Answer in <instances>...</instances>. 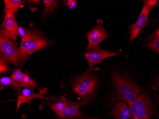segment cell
I'll return each mask as SVG.
<instances>
[{
	"label": "cell",
	"instance_id": "cell-11",
	"mask_svg": "<svg viewBox=\"0 0 159 119\" xmlns=\"http://www.w3.org/2000/svg\"><path fill=\"white\" fill-rule=\"evenodd\" d=\"M109 114L115 119H131L132 116L131 108L123 102H118Z\"/></svg>",
	"mask_w": 159,
	"mask_h": 119
},
{
	"label": "cell",
	"instance_id": "cell-7",
	"mask_svg": "<svg viewBox=\"0 0 159 119\" xmlns=\"http://www.w3.org/2000/svg\"><path fill=\"white\" fill-rule=\"evenodd\" d=\"M18 28L14 12L11 10L5 8V15L1 32L8 38L15 41L18 34Z\"/></svg>",
	"mask_w": 159,
	"mask_h": 119
},
{
	"label": "cell",
	"instance_id": "cell-26",
	"mask_svg": "<svg viewBox=\"0 0 159 119\" xmlns=\"http://www.w3.org/2000/svg\"><path fill=\"white\" fill-rule=\"evenodd\" d=\"M154 36L156 37H157V38H159V29L157 31H156Z\"/></svg>",
	"mask_w": 159,
	"mask_h": 119
},
{
	"label": "cell",
	"instance_id": "cell-19",
	"mask_svg": "<svg viewBox=\"0 0 159 119\" xmlns=\"http://www.w3.org/2000/svg\"><path fill=\"white\" fill-rule=\"evenodd\" d=\"M155 37V36H154ZM148 48L159 54V39L155 37L152 40L149 41L147 44Z\"/></svg>",
	"mask_w": 159,
	"mask_h": 119
},
{
	"label": "cell",
	"instance_id": "cell-25",
	"mask_svg": "<svg viewBox=\"0 0 159 119\" xmlns=\"http://www.w3.org/2000/svg\"><path fill=\"white\" fill-rule=\"evenodd\" d=\"M80 119H99V117H91V118H84V117H83V118H81Z\"/></svg>",
	"mask_w": 159,
	"mask_h": 119
},
{
	"label": "cell",
	"instance_id": "cell-9",
	"mask_svg": "<svg viewBox=\"0 0 159 119\" xmlns=\"http://www.w3.org/2000/svg\"><path fill=\"white\" fill-rule=\"evenodd\" d=\"M85 52L84 56L89 63V68L91 71L93 69L94 65L102 63L104 59L120 55L119 53L106 51L101 48Z\"/></svg>",
	"mask_w": 159,
	"mask_h": 119
},
{
	"label": "cell",
	"instance_id": "cell-15",
	"mask_svg": "<svg viewBox=\"0 0 159 119\" xmlns=\"http://www.w3.org/2000/svg\"><path fill=\"white\" fill-rule=\"evenodd\" d=\"M5 8L11 10L14 13H17L19 9L22 7L24 2L21 0H5Z\"/></svg>",
	"mask_w": 159,
	"mask_h": 119
},
{
	"label": "cell",
	"instance_id": "cell-17",
	"mask_svg": "<svg viewBox=\"0 0 159 119\" xmlns=\"http://www.w3.org/2000/svg\"><path fill=\"white\" fill-rule=\"evenodd\" d=\"M37 81L31 77L28 71H26L24 79V87L28 88L34 91L36 88L37 87Z\"/></svg>",
	"mask_w": 159,
	"mask_h": 119
},
{
	"label": "cell",
	"instance_id": "cell-2",
	"mask_svg": "<svg viewBox=\"0 0 159 119\" xmlns=\"http://www.w3.org/2000/svg\"><path fill=\"white\" fill-rule=\"evenodd\" d=\"M112 80L116 92L111 99L110 104L111 106L117 102H123L127 103L134 102L143 92L133 81L122 77L117 72L112 74Z\"/></svg>",
	"mask_w": 159,
	"mask_h": 119
},
{
	"label": "cell",
	"instance_id": "cell-12",
	"mask_svg": "<svg viewBox=\"0 0 159 119\" xmlns=\"http://www.w3.org/2000/svg\"><path fill=\"white\" fill-rule=\"evenodd\" d=\"M44 93V91L43 92V90H42L39 94H35L34 93V91H32L31 89L25 88L20 91L18 97L17 111L23 103H27L29 105H30L32 103V100L34 98H43L42 93Z\"/></svg>",
	"mask_w": 159,
	"mask_h": 119
},
{
	"label": "cell",
	"instance_id": "cell-28",
	"mask_svg": "<svg viewBox=\"0 0 159 119\" xmlns=\"http://www.w3.org/2000/svg\"></svg>",
	"mask_w": 159,
	"mask_h": 119
},
{
	"label": "cell",
	"instance_id": "cell-16",
	"mask_svg": "<svg viewBox=\"0 0 159 119\" xmlns=\"http://www.w3.org/2000/svg\"><path fill=\"white\" fill-rule=\"evenodd\" d=\"M43 3L45 6L43 12V17H45L50 13H52L53 11L56 8L58 1L55 0H43Z\"/></svg>",
	"mask_w": 159,
	"mask_h": 119
},
{
	"label": "cell",
	"instance_id": "cell-3",
	"mask_svg": "<svg viewBox=\"0 0 159 119\" xmlns=\"http://www.w3.org/2000/svg\"><path fill=\"white\" fill-rule=\"evenodd\" d=\"M50 40L46 38L42 32L35 30H29L27 37L21 39L20 49L23 53L25 63L28 57L36 51L50 45Z\"/></svg>",
	"mask_w": 159,
	"mask_h": 119
},
{
	"label": "cell",
	"instance_id": "cell-1",
	"mask_svg": "<svg viewBox=\"0 0 159 119\" xmlns=\"http://www.w3.org/2000/svg\"><path fill=\"white\" fill-rule=\"evenodd\" d=\"M98 85V78L91 70L77 76L71 81L73 92L79 96L84 106L88 105L94 98Z\"/></svg>",
	"mask_w": 159,
	"mask_h": 119
},
{
	"label": "cell",
	"instance_id": "cell-22",
	"mask_svg": "<svg viewBox=\"0 0 159 119\" xmlns=\"http://www.w3.org/2000/svg\"><path fill=\"white\" fill-rule=\"evenodd\" d=\"M29 34V30H27L24 27L19 26L18 28V34L20 36L21 39H25L27 37Z\"/></svg>",
	"mask_w": 159,
	"mask_h": 119
},
{
	"label": "cell",
	"instance_id": "cell-14",
	"mask_svg": "<svg viewBox=\"0 0 159 119\" xmlns=\"http://www.w3.org/2000/svg\"><path fill=\"white\" fill-rule=\"evenodd\" d=\"M11 77L17 89L20 87H24L25 73L22 72L20 68L12 71Z\"/></svg>",
	"mask_w": 159,
	"mask_h": 119
},
{
	"label": "cell",
	"instance_id": "cell-18",
	"mask_svg": "<svg viewBox=\"0 0 159 119\" xmlns=\"http://www.w3.org/2000/svg\"><path fill=\"white\" fill-rule=\"evenodd\" d=\"M5 86L11 87L13 89H17L11 76L3 77L1 78V90Z\"/></svg>",
	"mask_w": 159,
	"mask_h": 119
},
{
	"label": "cell",
	"instance_id": "cell-27",
	"mask_svg": "<svg viewBox=\"0 0 159 119\" xmlns=\"http://www.w3.org/2000/svg\"><path fill=\"white\" fill-rule=\"evenodd\" d=\"M157 84H158V86L159 87V78L157 79Z\"/></svg>",
	"mask_w": 159,
	"mask_h": 119
},
{
	"label": "cell",
	"instance_id": "cell-13",
	"mask_svg": "<svg viewBox=\"0 0 159 119\" xmlns=\"http://www.w3.org/2000/svg\"><path fill=\"white\" fill-rule=\"evenodd\" d=\"M67 100L65 96L59 97L58 98L49 100V106L52 109L57 115H59L66 105Z\"/></svg>",
	"mask_w": 159,
	"mask_h": 119
},
{
	"label": "cell",
	"instance_id": "cell-21",
	"mask_svg": "<svg viewBox=\"0 0 159 119\" xmlns=\"http://www.w3.org/2000/svg\"><path fill=\"white\" fill-rule=\"evenodd\" d=\"M144 4H145L148 7V8H149L151 11L154 7H156V6H158L159 5L158 1H157V0H147V1H145L144 2Z\"/></svg>",
	"mask_w": 159,
	"mask_h": 119
},
{
	"label": "cell",
	"instance_id": "cell-5",
	"mask_svg": "<svg viewBox=\"0 0 159 119\" xmlns=\"http://www.w3.org/2000/svg\"><path fill=\"white\" fill-rule=\"evenodd\" d=\"M128 104L132 111L131 119H150L153 114V108L151 100L143 91L136 100Z\"/></svg>",
	"mask_w": 159,
	"mask_h": 119
},
{
	"label": "cell",
	"instance_id": "cell-20",
	"mask_svg": "<svg viewBox=\"0 0 159 119\" xmlns=\"http://www.w3.org/2000/svg\"><path fill=\"white\" fill-rule=\"evenodd\" d=\"M7 63H8V62L5 60V59L1 57V59H0V71H1V73L5 72V71L8 72L9 69L8 66H7Z\"/></svg>",
	"mask_w": 159,
	"mask_h": 119
},
{
	"label": "cell",
	"instance_id": "cell-8",
	"mask_svg": "<svg viewBox=\"0 0 159 119\" xmlns=\"http://www.w3.org/2000/svg\"><path fill=\"white\" fill-rule=\"evenodd\" d=\"M151 10L148 8V7L143 4L142 11L140 16L137 20L135 24L129 25V43H132V42L138 36L143 29L149 23L148 16Z\"/></svg>",
	"mask_w": 159,
	"mask_h": 119
},
{
	"label": "cell",
	"instance_id": "cell-24",
	"mask_svg": "<svg viewBox=\"0 0 159 119\" xmlns=\"http://www.w3.org/2000/svg\"><path fill=\"white\" fill-rule=\"evenodd\" d=\"M29 3H32V4H37L39 3V1H27Z\"/></svg>",
	"mask_w": 159,
	"mask_h": 119
},
{
	"label": "cell",
	"instance_id": "cell-23",
	"mask_svg": "<svg viewBox=\"0 0 159 119\" xmlns=\"http://www.w3.org/2000/svg\"><path fill=\"white\" fill-rule=\"evenodd\" d=\"M66 5L70 9H74L76 7L77 1L75 0H68L66 1Z\"/></svg>",
	"mask_w": 159,
	"mask_h": 119
},
{
	"label": "cell",
	"instance_id": "cell-4",
	"mask_svg": "<svg viewBox=\"0 0 159 119\" xmlns=\"http://www.w3.org/2000/svg\"><path fill=\"white\" fill-rule=\"evenodd\" d=\"M0 51L1 57L8 62L17 66L25 64L20 48H18L15 43L11 41L2 32L0 33Z\"/></svg>",
	"mask_w": 159,
	"mask_h": 119
},
{
	"label": "cell",
	"instance_id": "cell-10",
	"mask_svg": "<svg viewBox=\"0 0 159 119\" xmlns=\"http://www.w3.org/2000/svg\"><path fill=\"white\" fill-rule=\"evenodd\" d=\"M57 117L58 119H80L84 117L80 110L79 103L67 99L66 107Z\"/></svg>",
	"mask_w": 159,
	"mask_h": 119
},
{
	"label": "cell",
	"instance_id": "cell-6",
	"mask_svg": "<svg viewBox=\"0 0 159 119\" xmlns=\"http://www.w3.org/2000/svg\"><path fill=\"white\" fill-rule=\"evenodd\" d=\"M103 23L102 20L98 19L95 27L87 33L86 37L88 38L89 43L85 51L100 48L99 46L100 43L110 36V35L108 34L104 29Z\"/></svg>",
	"mask_w": 159,
	"mask_h": 119
}]
</instances>
